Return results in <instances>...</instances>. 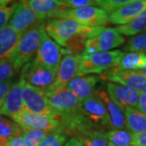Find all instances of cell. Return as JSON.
Segmentation results:
<instances>
[{
  "label": "cell",
  "mask_w": 146,
  "mask_h": 146,
  "mask_svg": "<svg viewBox=\"0 0 146 146\" xmlns=\"http://www.w3.org/2000/svg\"><path fill=\"white\" fill-rule=\"evenodd\" d=\"M96 94H98L100 99L104 102L105 106L106 107L108 115H109L111 128L115 129V130H125L127 127H126L124 114L123 110L120 109L115 102L111 101L106 90L98 89V90H96Z\"/></svg>",
  "instance_id": "d6986e66"
},
{
  "label": "cell",
  "mask_w": 146,
  "mask_h": 146,
  "mask_svg": "<svg viewBox=\"0 0 146 146\" xmlns=\"http://www.w3.org/2000/svg\"><path fill=\"white\" fill-rule=\"evenodd\" d=\"M13 78L5 81L0 82V108L3 106L7 94L10 90L11 85L13 84Z\"/></svg>",
  "instance_id": "836d02e7"
},
{
  "label": "cell",
  "mask_w": 146,
  "mask_h": 146,
  "mask_svg": "<svg viewBox=\"0 0 146 146\" xmlns=\"http://www.w3.org/2000/svg\"><path fill=\"white\" fill-rule=\"evenodd\" d=\"M103 28L84 26L69 19H51L45 24L47 35L61 47H66L68 41L79 34H87L89 38L97 36Z\"/></svg>",
  "instance_id": "6da1fadb"
},
{
  "label": "cell",
  "mask_w": 146,
  "mask_h": 146,
  "mask_svg": "<svg viewBox=\"0 0 146 146\" xmlns=\"http://www.w3.org/2000/svg\"><path fill=\"white\" fill-rule=\"evenodd\" d=\"M21 36L8 25L0 29V60L10 57L17 46Z\"/></svg>",
  "instance_id": "ffe728a7"
},
{
  "label": "cell",
  "mask_w": 146,
  "mask_h": 146,
  "mask_svg": "<svg viewBox=\"0 0 146 146\" xmlns=\"http://www.w3.org/2000/svg\"><path fill=\"white\" fill-rule=\"evenodd\" d=\"M67 10L80 9L87 7H98L97 0H63Z\"/></svg>",
  "instance_id": "d6a6232c"
},
{
  "label": "cell",
  "mask_w": 146,
  "mask_h": 146,
  "mask_svg": "<svg viewBox=\"0 0 146 146\" xmlns=\"http://www.w3.org/2000/svg\"><path fill=\"white\" fill-rule=\"evenodd\" d=\"M123 49L128 52L146 51V31L130 37L126 42Z\"/></svg>",
  "instance_id": "83f0119b"
},
{
  "label": "cell",
  "mask_w": 146,
  "mask_h": 146,
  "mask_svg": "<svg viewBox=\"0 0 146 146\" xmlns=\"http://www.w3.org/2000/svg\"><path fill=\"white\" fill-rule=\"evenodd\" d=\"M132 146H146V131L134 134Z\"/></svg>",
  "instance_id": "e575fe53"
},
{
  "label": "cell",
  "mask_w": 146,
  "mask_h": 146,
  "mask_svg": "<svg viewBox=\"0 0 146 146\" xmlns=\"http://www.w3.org/2000/svg\"><path fill=\"white\" fill-rule=\"evenodd\" d=\"M10 1H0V29L8 25L15 9L16 3L10 4Z\"/></svg>",
  "instance_id": "4dcf8cb0"
},
{
  "label": "cell",
  "mask_w": 146,
  "mask_h": 146,
  "mask_svg": "<svg viewBox=\"0 0 146 146\" xmlns=\"http://www.w3.org/2000/svg\"><path fill=\"white\" fill-rule=\"evenodd\" d=\"M63 54V47L58 46L45 31L33 61L51 71L57 72Z\"/></svg>",
  "instance_id": "52a82bcc"
},
{
  "label": "cell",
  "mask_w": 146,
  "mask_h": 146,
  "mask_svg": "<svg viewBox=\"0 0 146 146\" xmlns=\"http://www.w3.org/2000/svg\"><path fill=\"white\" fill-rule=\"evenodd\" d=\"M146 9V0H131L109 16V23L118 26L125 25Z\"/></svg>",
  "instance_id": "e0dca14e"
},
{
  "label": "cell",
  "mask_w": 146,
  "mask_h": 146,
  "mask_svg": "<svg viewBox=\"0 0 146 146\" xmlns=\"http://www.w3.org/2000/svg\"><path fill=\"white\" fill-rule=\"evenodd\" d=\"M56 74L57 72L51 71L33 60L22 68L20 78L35 88L46 90L54 84Z\"/></svg>",
  "instance_id": "9c48e42d"
},
{
  "label": "cell",
  "mask_w": 146,
  "mask_h": 146,
  "mask_svg": "<svg viewBox=\"0 0 146 146\" xmlns=\"http://www.w3.org/2000/svg\"><path fill=\"white\" fill-rule=\"evenodd\" d=\"M146 65V55L143 52H129L121 58L117 67L119 70L138 71Z\"/></svg>",
  "instance_id": "7402d4cb"
},
{
  "label": "cell",
  "mask_w": 146,
  "mask_h": 146,
  "mask_svg": "<svg viewBox=\"0 0 146 146\" xmlns=\"http://www.w3.org/2000/svg\"><path fill=\"white\" fill-rule=\"evenodd\" d=\"M12 120L22 129H36L50 132L62 127L59 119L54 116L35 114L26 110L14 117Z\"/></svg>",
  "instance_id": "30bf717a"
},
{
  "label": "cell",
  "mask_w": 146,
  "mask_h": 146,
  "mask_svg": "<svg viewBox=\"0 0 146 146\" xmlns=\"http://www.w3.org/2000/svg\"><path fill=\"white\" fill-rule=\"evenodd\" d=\"M81 111L93 127H111L106 107L96 94V91L91 98L81 102Z\"/></svg>",
  "instance_id": "8fae6325"
},
{
  "label": "cell",
  "mask_w": 146,
  "mask_h": 146,
  "mask_svg": "<svg viewBox=\"0 0 146 146\" xmlns=\"http://www.w3.org/2000/svg\"><path fill=\"white\" fill-rule=\"evenodd\" d=\"M3 146H25V143L22 136H20L11 139Z\"/></svg>",
  "instance_id": "8d00e7d4"
},
{
  "label": "cell",
  "mask_w": 146,
  "mask_h": 146,
  "mask_svg": "<svg viewBox=\"0 0 146 146\" xmlns=\"http://www.w3.org/2000/svg\"><path fill=\"white\" fill-rule=\"evenodd\" d=\"M25 2L45 21L58 19L63 11L67 10L63 0H27Z\"/></svg>",
  "instance_id": "2e32d148"
},
{
  "label": "cell",
  "mask_w": 146,
  "mask_h": 146,
  "mask_svg": "<svg viewBox=\"0 0 146 146\" xmlns=\"http://www.w3.org/2000/svg\"><path fill=\"white\" fill-rule=\"evenodd\" d=\"M16 73L10 57L0 60V82L12 79Z\"/></svg>",
  "instance_id": "1f68e13d"
},
{
  "label": "cell",
  "mask_w": 146,
  "mask_h": 146,
  "mask_svg": "<svg viewBox=\"0 0 146 146\" xmlns=\"http://www.w3.org/2000/svg\"><path fill=\"white\" fill-rule=\"evenodd\" d=\"M138 72H141V74H143V75L146 77V65L145 66H144L142 68H141L140 70H138Z\"/></svg>",
  "instance_id": "f35d334b"
},
{
  "label": "cell",
  "mask_w": 146,
  "mask_h": 146,
  "mask_svg": "<svg viewBox=\"0 0 146 146\" xmlns=\"http://www.w3.org/2000/svg\"><path fill=\"white\" fill-rule=\"evenodd\" d=\"M44 32L45 25H42L27 31L21 36L17 46L10 56L17 72L36 54Z\"/></svg>",
  "instance_id": "7a4b0ae2"
},
{
  "label": "cell",
  "mask_w": 146,
  "mask_h": 146,
  "mask_svg": "<svg viewBox=\"0 0 146 146\" xmlns=\"http://www.w3.org/2000/svg\"><path fill=\"white\" fill-rule=\"evenodd\" d=\"M115 29L124 36H133L146 29V9L136 16L134 20L125 25L117 26Z\"/></svg>",
  "instance_id": "cb8c5ba5"
},
{
  "label": "cell",
  "mask_w": 146,
  "mask_h": 146,
  "mask_svg": "<svg viewBox=\"0 0 146 146\" xmlns=\"http://www.w3.org/2000/svg\"><path fill=\"white\" fill-rule=\"evenodd\" d=\"M137 109L146 116V92L140 93Z\"/></svg>",
  "instance_id": "d590c367"
},
{
  "label": "cell",
  "mask_w": 146,
  "mask_h": 146,
  "mask_svg": "<svg viewBox=\"0 0 146 146\" xmlns=\"http://www.w3.org/2000/svg\"><path fill=\"white\" fill-rule=\"evenodd\" d=\"M127 129L133 134L146 131V116L137 108H127L123 110Z\"/></svg>",
  "instance_id": "44dd1931"
},
{
  "label": "cell",
  "mask_w": 146,
  "mask_h": 146,
  "mask_svg": "<svg viewBox=\"0 0 146 146\" xmlns=\"http://www.w3.org/2000/svg\"><path fill=\"white\" fill-rule=\"evenodd\" d=\"M45 24L46 21L37 16L25 1H21L16 3L15 9L7 25L22 36L27 31Z\"/></svg>",
  "instance_id": "8992f818"
},
{
  "label": "cell",
  "mask_w": 146,
  "mask_h": 146,
  "mask_svg": "<svg viewBox=\"0 0 146 146\" xmlns=\"http://www.w3.org/2000/svg\"><path fill=\"white\" fill-rule=\"evenodd\" d=\"M105 80L108 82L119 84L139 93L146 92V77L138 71L119 70L112 68L106 75L104 76Z\"/></svg>",
  "instance_id": "7c38bea8"
},
{
  "label": "cell",
  "mask_w": 146,
  "mask_h": 146,
  "mask_svg": "<svg viewBox=\"0 0 146 146\" xmlns=\"http://www.w3.org/2000/svg\"><path fill=\"white\" fill-rule=\"evenodd\" d=\"M84 146H108L106 132L91 130L81 134L78 137Z\"/></svg>",
  "instance_id": "d4e9b609"
},
{
  "label": "cell",
  "mask_w": 146,
  "mask_h": 146,
  "mask_svg": "<svg viewBox=\"0 0 146 146\" xmlns=\"http://www.w3.org/2000/svg\"><path fill=\"white\" fill-rule=\"evenodd\" d=\"M22 131L25 146H38L44 137L48 134L46 131L36 129H22Z\"/></svg>",
  "instance_id": "f1b7e54d"
},
{
  "label": "cell",
  "mask_w": 146,
  "mask_h": 146,
  "mask_svg": "<svg viewBox=\"0 0 146 146\" xmlns=\"http://www.w3.org/2000/svg\"><path fill=\"white\" fill-rule=\"evenodd\" d=\"M58 19H69L87 27H104L109 23V16L98 7L65 10Z\"/></svg>",
  "instance_id": "ba28073f"
},
{
  "label": "cell",
  "mask_w": 146,
  "mask_h": 146,
  "mask_svg": "<svg viewBox=\"0 0 146 146\" xmlns=\"http://www.w3.org/2000/svg\"><path fill=\"white\" fill-rule=\"evenodd\" d=\"M125 42V38L115 28L104 27L97 36L89 38L84 45L82 54H91L102 51H110Z\"/></svg>",
  "instance_id": "5b68a950"
},
{
  "label": "cell",
  "mask_w": 146,
  "mask_h": 146,
  "mask_svg": "<svg viewBox=\"0 0 146 146\" xmlns=\"http://www.w3.org/2000/svg\"><path fill=\"white\" fill-rule=\"evenodd\" d=\"M22 98V91L20 80L14 82L7 94L3 106L0 108V115L12 119L25 110Z\"/></svg>",
  "instance_id": "9a60e30c"
},
{
  "label": "cell",
  "mask_w": 146,
  "mask_h": 146,
  "mask_svg": "<svg viewBox=\"0 0 146 146\" xmlns=\"http://www.w3.org/2000/svg\"><path fill=\"white\" fill-rule=\"evenodd\" d=\"M63 146H84L81 141L78 137H72L69 139Z\"/></svg>",
  "instance_id": "74e56055"
},
{
  "label": "cell",
  "mask_w": 146,
  "mask_h": 146,
  "mask_svg": "<svg viewBox=\"0 0 146 146\" xmlns=\"http://www.w3.org/2000/svg\"><path fill=\"white\" fill-rule=\"evenodd\" d=\"M68 136L63 126L56 130L48 132L38 146H63L67 142Z\"/></svg>",
  "instance_id": "4316f807"
},
{
  "label": "cell",
  "mask_w": 146,
  "mask_h": 146,
  "mask_svg": "<svg viewBox=\"0 0 146 146\" xmlns=\"http://www.w3.org/2000/svg\"><path fill=\"white\" fill-rule=\"evenodd\" d=\"M22 128L16 122L0 115V146L14 137L22 136Z\"/></svg>",
  "instance_id": "603a6c76"
},
{
  "label": "cell",
  "mask_w": 146,
  "mask_h": 146,
  "mask_svg": "<svg viewBox=\"0 0 146 146\" xmlns=\"http://www.w3.org/2000/svg\"><path fill=\"white\" fill-rule=\"evenodd\" d=\"M81 58L82 54H68L63 57L57 70L55 82L51 87H67L73 79L77 77Z\"/></svg>",
  "instance_id": "5bb4252c"
},
{
  "label": "cell",
  "mask_w": 146,
  "mask_h": 146,
  "mask_svg": "<svg viewBox=\"0 0 146 146\" xmlns=\"http://www.w3.org/2000/svg\"><path fill=\"white\" fill-rule=\"evenodd\" d=\"M100 77L95 75H88L75 77L67 85L68 88L80 102L91 98L96 91V86Z\"/></svg>",
  "instance_id": "ac0fdd59"
},
{
  "label": "cell",
  "mask_w": 146,
  "mask_h": 146,
  "mask_svg": "<svg viewBox=\"0 0 146 146\" xmlns=\"http://www.w3.org/2000/svg\"><path fill=\"white\" fill-rule=\"evenodd\" d=\"M108 146H116V145H113V144H111V143H110V142H109V144H108Z\"/></svg>",
  "instance_id": "ab89813d"
},
{
  "label": "cell",
  "mask_w": 146,
  "mask_h": 146,
  "mask_svg": "<svg viewBox=\"0 0 146 146\" xmlns=\"http://www.w3.org/2000/svg\"><path fill=\"white\" fill-rule=\"evenodd\" d=\"M131 0H97L98 7L110 16L123 6L129 3Z\"/></svg>",
  "instance_id": "f546056e"
},
{
  "label": "cell",
  "mask_w": 146,
  "mask_h": 146,
  "mask_svg": "<svg viewBox=\"0 0 146 146\" xmlns=\"http://www.w3.org/2000/svg\"><path fill=\"white\" fill-rule=\"evenodd\" d=\"M19 80L21 84L23 102L26 110L35 114L50 115L58 119L56 112L49 103L44 90L32 86L21 78Z\"/></svg>",
  "instance_id": "277c9868"
},
{
  "label": "cell",
  "mask_w": 146,
  "mask_h": 146,
  "mask_svg": "<svg viewBox=\"0 0 146 146\" xmlns=\"http://www.w3.org/2000/svg\"><path fill=\"white\" fill-rule=\"evenodd\" d=\"M143 53H144V54H145L146 55V51H145V52H143Z\"/></svg>",
  "instance_id": "60d3db41"
},
{
  "label": "cell",
  "mask_w": 146,
  "mask_h": 146,
  "mask_svg": "<svg viewBox=\"0 0 146 146\" xmlns=\"http://www.w3.org/2000/svg\"><path fill=\"white\" fill-rule=\"evenodd\" d=\"M106 92L110 98L120 109L123 110L127 108H137L140 93L128 87L113 82H107Z\"/></svg>",
  "instance_id": "4fadbf2b"
},
{
  "label": "cell",
  "mask_w": 146,
  "mask_h": 146,
  "mask_svg": "<svg viewBox=\"0 0 146 146\" xmlns=\"http://www.w3.org/2000/svg\"><path fill=\"white\" fill-rule=\"evenodd\" d=\"M110 143L116 146H132L134 134L128 130H112L106 132Z\"/></svg>",
  "instance_id": "484cf974"
},
{
  "label": "cell",
  "mask_w": 146,
  "mask_h": 146,
  "mask_svg": "<svg viewBox=\"0 0 146 146\" xmlns=\"http://www.w3.org/2000/svg\"><path fill=\"white\" fill-rule=\"evenodd\" d=\"M125 52L119 50L82 54L77 76L102 74L109 69L117 68Z\"/></svg>",
  "instance_id": "3957f363"
}]
</instances>
